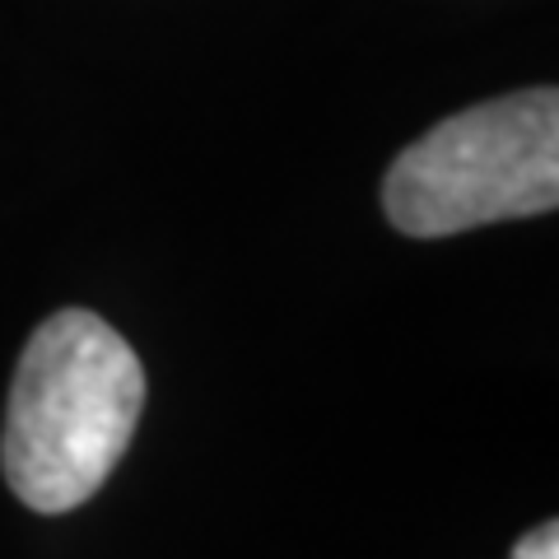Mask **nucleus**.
Instances as JSON below:
<instances>
[{"instance_id":"f257e3e1","label":"nucleus","mask_w":559,"mask_h":559,"mask_svg":"<svg viewBox=\"0 0 559 559\" xmlns=\"http://www.w3.org/2000/svg\"><path fill=\"white\" fill-rule=\"evenodd\" d=\"M145 406V369L98 312L66 308L33 331L5 406V480L33 513H70L117 471Z\"/></svg>"},{"instance_id":"7ed1b4c3","label":"nucleus","mask_w":559,"mask_h":559,"mask_svg":"<svg viewBox=\"0 0 559 559\" xmlns=\"http://www.w3.org/2000/svg\"><path fill=\"white\" fill-rule=\"evenodd\" d=\"M513 559H559V527L555 522H540L536 532H527L513 546Z\"/></svg>"},{"instance_id":"f03ea898","label":"nucleus","mask_w":559,"mask_h":559,"mask_svg":"<svg viewBox=\"0 0 559 559\" xmlns=\"http://www.w3.org/2000/svg\"><path fill=\"white\" fill-rule=\"evenodd\" d=\"M559 201V94L527 90L439 121L388 168L382 210L411 238L546 215Z\"/></svg>"}]
</instances>
